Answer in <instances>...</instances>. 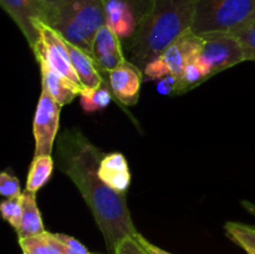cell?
Here are the masks:
<instances>
[{
	"instance_id": "27",
	"label": "cell",
	"mask_w": 255,
	"mask_h": 254,
	"mask_svg": "<svg viewBox=\"0 0 255 254\" xmlns=\"http://www.w3.org/2000/svg\"><path fill=\"white\" fill-rule=\"evenodd\" d=\"M124 1L127 2L128 6L131 7L134 14V17L137 20V24H138L148 14L153 0H124Z\"/></svg>"
},
{
	"instance_id": "14",
	"label": "cell",
	"mask_w": 255,
	"mask_h": 254,
	"mask_svg": "<svg viewBox=\"0 0 255 254\" xmlns=\"http://www.w3.org/2000/svg\"><path fill=\"white\" fill-rule=\"evenodd\" d=\"M106 24L112 27L120 39H131L137 27L133 11L124 0H105Z\"/></svg>"
},
{
	"instance_id": "15",
	"label": "cell",
	"mask_w": 255,
	"mask_h": 254,
	"mask_svg": "<svg viewBox=\"0 0 255 254\" xmlns=\"http://www.w3.org/2000/svg\"><path fill=\"white\" fill-rule=\"evenodd\" d=\"M21 199L22 216L21 221H20V227L16 231L19 239L44 233L45 227L44 223H42L41 213H40L39 207L36 204L35 193L25 189L21 194Z\"/></svg>"
},
{
	"instance_id": "28",
	"label": "cell",
	"mask_w": 255,
	"mask_h": 254,
	"mask_svg": "<svg viewBox=\"0 0 255 254\" xmlns=\"http://www.w3.org/2000/svg\"><path fill=\"white\" fill-rule=\"evenodd\" d=\"M157 91L161 95H164V96L177 95V91H178V80L174 76H172L171 74L162 77L161 80H158V84H157Z\"/></svg>"
},
{
	"instance_id": "13",
	"label": "cell",
	"mask_w": 255,
	"mask_h": 254,
	"mask_svg": "<svg viewBox=\"0 0 255 254\" xmlns=\"http://www.w3.org/2000/svg\"><path fill=\"white\" fill-rule=\"evenodd\" d=\"M40 65V71H41L42 87L49 91V94L54 97L55 101L60 105L70 104L77 95L81 92V87L65 77L64 75L59 74L54 69L49 66L46 62L37 61Z\"/></svg>"
},
{
	"instance_id": "8",
	"label": "cell",
	"mask_w": 255,
	"mask_h": 254,
	"mask_svg": "<svg viewBox=\"0 0 255 254\" xmlns=\"http://www.w3.org/2000/svg\"><path fill=\"white\" fill-rule=\"evenodd\" d=\"M0 2L21 30L31 50L34 49L39 40L36 21H45L49 4L42 0H0Z\"/></svg>"
},
{
	"instance_id": "22",
	"label": "cell",
	"mask_w": 255,
	"mask_h": 254,
	"mask_svg": "<svg viewBox=\"0 0 255 254\" xmlns=\"http://www.w3.org/2000/svg\"><path fill=\"white\" fill-rule=\"evenodd\" d=\"M1 216L15 231L20 227V221L22 216V199L21 196L15 198H6L0 204Z\"/></svg>"
},
{
	"instance_id": "21",
	"label": "cell",
	"mask_w": 255,
	"mask_h": 254,
	"mask_svg": "<svg viewBox=\"0 0 255 254\" xmlns=\"http://www.w3.org/2000/svg\"><path fill=\"white\" fill-rule=\"evenodd\" d=\"M206 80V75L203 74V71H202V69L199 67V65L197 64L196 60H193V61H191L187 65L186 69H184L183 71V75H182V77L179 79L177 95L184 94V92L194 89V87L201 85L202 82H204Z\"/></svg>"
},
{
	"instance_id": "5",
	"label": "cell",
	"mask_w": 255,
	"mask_h": 254,
	"mask_svg": "<svg viewBox=\"0 0 255 254\" xmlns=\"http://www.w3.org/2000/svg\"><path fill=\"white\" fill-rule=\"evenodd\" d=\"M201 37V49L196 61L207 80L223 70L246 61L242 45L233 34L216 32L202 35Z\"/></svg>"
},
{
	"instance_id": "25",
	"label": "cell",
	"mask_w": 255,
	"mask_h": 254,
	"mask_svg": "<svg viewBox=\"0 0 255 254\" xmlns=\"http://www.w3.org/2000/svg\"><path fill=\"white\" fill-rule=\"evenodd\" d=\"M143 74L146 76L144 80H161L162 77L169 75V72L162 57L158 56L157 59L152 60L151 62L147 64V66L143 70Z\"/></svg>"
},
{
	"instance_id": "23",
	"label": "cell",
	"mask_w": 255,
	"mask_h": 254,
	"mask_svg": "<svg viewBox=\"0 0 255 254\" xmlns=\"http://www.w3.org/2000/svg\"><path fill=\"white\" fill-rule=\"evenodd\" d=\"M234 36L238 39L239 44L244 52V60L255 61V21L244 29L234 32Z\"/></svg>"
},
{
	"instance_id": "10",
	"label": "cell",
	"mask_w": 255,
	"mask_h": 254,
	"mask_svg": "<svg viewBox=\"0 0 255 254\" xmlns=\"http://www.w3.org/2000/svg\"><path fill=\"white\" fill-rule=\"evenodd\" d=\"M201 44L202 37L189 31L177 39L162 52V55H159L166 64L169 74L176 77L178 81L183 75L187 65L198 56Z\"/></svg>"
},
{
	"instance_id": "11",
	"label": "cell",
	"mask_w": 255,
	"mask_h": 254,
	"mask_svg": "<svg viewBox=\"0 0 255 254\" xmlns=\"http://www.w3.org/2000/svg\"><path fill=\"white\" fill-rule=\"evenodd\" d=\"M99 176L105 183L119 193H126L131 183V173L126 158L120 152L102 157L99 166Z\"/></svg>"
},
{
	"instance_id": "19",
	"label": "cell",
	"mask_w": 255,
	"mask_h": 254,
	"mask_svg": "<svg viewBox=\"0 0 255 254\" xmlns=\"http://www.w3.org/2000/svg\"><path fill=\"white\" fill-rule=\"evenodd\" d=\"M111 89L109 84H102L97 89H82L80 92V104L86 112H95L105 109L112 101Z\"/></svg>"
},
{
	"instance_id": "12",
	"label": "cell",
	"mask_w": 255,
	"mask_h": 254,
	"mask_svg": "<svg viewBox=\"0 0 255 254\" xmlns=\"http://www.w3.org/2000/svg\"><path fill=\"white\" fill-rule=\"evenodd\" d=\"M66 46L69 50L70 59H71L72 66L76 71L77 77L81 82L82 89H97L105 84L104 75H102L101 69L97 65L96 60L90 54L85 52L80 47L75 46L71 42L66 40Z\"/></svg>"
},
{
	"instance_id": "3",
	"label": "cell",
	"mask_w": 255,
	"mask_h": 254,
	"mask_svg": "<svg viewBox=\"0 0 255 254\" xmlns=\"http://www.w3.org/2000/svg\"><path fill=\"white\" fill-rule=\"evenodd\" d=\"M44 22L92 56L95 36L106 24L105 0H57L49 4Z\"/></svg>"
},
{
	"instance_id": "33",
	"label": "cell",
	"mask_w": 255,
	"mask_h": 254,
	"mask_svg": "<svg viewBox=\"0 0 255 254\" xmlns=\"http://www.w3.org/2000/svg\"><path fill=\"white\" fill-rule=\"evenodd\" d=\"M248 254H255V252H248Z\"/></svg>"
},
{
	"instance_id": "9",
	"label": "cell",
	"mask_w": 255,
	"mask_h": 254,
	"mask_svg": "<svg viewBox=\"0 0 255 254\" xmlns=\"http://www.w3.org/2000/svg\"><path fill=\"white\" fill-rule=\"evenodd\" d=\"M142 72L139 67L126 59L107 74L110 89L121 104L126 106L137 104L141 91Z\"/></svg>"
},
{
	"instance_id": "24",
	"label": "cell",
	"mask_w": 255,
	"mask_h": 254,
	"mask_svg": "<svg viewBox=\"0 0 255 254\" xmlns=\"http://www.w3.org/2000/svg\"><path fill=\"white\" fill-rule=\"evenodd\" d=\"M0 193L5 199L15 198L22 194L20 182L17 181L16 177L10 174L7 171L1 172L0 174Z\"/></svg>"
},
{
	"instance_id": "1",
	"label": "cell",
	"mask_w": 255,
	"mask_h": 254,
	"mask_svg": "<svg viewBox=\"0 0 255 254\" xmlns=\"http://www.w3.org/2000/svg\"><path fill=\"white\" fill-rule=\"evenodd\" d=\"M61 169L77 187L91 209L109 251L126 238H133L134 227L124 193L107 186L99 176L102 152L77 129L66 131L59 143Z\"/></svg>"
},
{
	"instance_id": "31",
	"label": "cell",
	"mask_w": 255,
	"mask_h": 254,
	"mask_svg": "<svg viewBox=\"0 0 255 254\" xmlns=\"http://www.w3.org/2000/svg\"><path fill=\"white\" fill-rule=\"evenodd\" d=\"M246 206H247V208H248V211H251L252 213L255 214V206H254V204H252V203H246Z\"/></svg>"
},
{
	"instance_id": "30",
	"label": "cell",
	"mask_w": 255,
	"mask_h": 254,
	"mask_svg": "<svg viewBox=\"0 0 255 254\" xmlns=\"http://www.w3.org/2000/svg\"><path fill=\"white\" fill-rule=\"evenodd\" d=\"M133 238L136 239V241L139 243V246H141L142 248L147 252V254H172V253H169V252L164 251V249H162V248H159V247L152 244L151 242L147 241V239L144 238L142 234H139V233L136 234Z\"/></svg>"
},
{
	"instance_id": "29",
	"label": "cell",
	"mask_w": 255,
	"mask_h": 254,
	"mask_svg": "<svg viewBox=\"0 0 255 254\" xmlns=\"http://www.w3.org/2000/svg\"><path fill=\"white\" fill-rule=\"evenodd\" d=\"M115 254H147L134 238H126L119 244Z\"/></svg>"
},
{
	"instance_id": "4",
	"label": "cell",
	"mask_w": 255,
	"mask_h": 254,
	"mask_svg": "<svg viewBox=\"0 0 255 254\" xmlns=\"http://www.w3.org/2000/svg\"><path fill=\"white\" fill-rule=\"evenodd\" d=\"M255 21V0H198L191 31L234 34Z\"/></svg>"
},
{
	"instance_id": "6",
	"label": "cell",
	"mask_w": 255,
	"mask_h": 254,
	"mask_svg": "<svg viewBox=\"0 0 255 254\" xmlns=\"http://www.w3.org/2000/svg\"><path fill=\"white\" fill-rule=\"evenodd\" d=\"M36 27L39 30V40L32 51L37 61L46 62L51 69L64 75L65 77L71 80L82 89L81 82L77 77L71 59H70L66 40L56 30L52 29L41 20L36 21Z\"/></svg>"
},
{
	"instance_id": "17",
	"label": "cell",
	"mask_w": 255,
	"mask_h": 254,
	"mask_svg": "<svg viewBox=\"0 0 255 254\" xmlns=\"http://www.w3.org/2000/svg\"><path fill=\"white\" fill-rule=\"evenodd\" d=\"M54 169V161L51 156H36L30 164L26 179V191L36 193L50 179Z\"/></svg>"
},
{
	"instance_id": "26",
	"label": "cell",
	"mask_w": 255,
	"mask_h": 254,
	"mask_svg": "<svg viewBox=\"0 0 255 254\" xmlns=\"http://www.w3.org/2000/svg\"><path fill=\"white\" fill-rule=\"evenodd\" d=\"M56 234V238L59 239L60 243L64 247V251L66 254H90L89 251L86 249V247L82 243H80L77 239H75L74 237L66 236V234L62 233H55Z\"/></svg>"
},
{
	"instance_id": "32",
	"label": "cell",
	"mask_w": 255,
	"mask_h": 254,
	"mask_svg": "<svg viewBox=\"0 0 255 254\" xmlns=\"http://www.w3.org/2000/svg\"><path fill=\"white\" fill-rule=\"evenodd\" d=\"M42 1H45L46 4H54V2H56L57 0H42Z\"/></svg>"
},
{
	"instance_id": "7",
	"label": "cell",
	"mask_w": 255,
	"mask_h": 254,
	"mask_svg": "<svg viewBox=\"0 0 255 254\" xmlns=\"http://www.w3.org/2000/svg\"><path fill=\"white\" fill-rule=\"evenodd\" d=\"M60 110L61 106L42 87L32 125L35 137L34 157L51 156L54 141L59 131Z\"/></svg>"
},
{
	"instance_id": "2",
	"label": "cell",
	"mask_w": 255,
	"mask_h": 254,
	"mask_svg": "<svg viewBox=\"0 0 255 254\" xmlns=\"http://www.w3.org/2000/svg\"><path fill=\"white\" fill-rule=\"evenodd\" d=\"M198 0H153L127 42L129 61L143 71L152 60L191 31Z\"/></svg>"
},
{
	"instance_id": "16",
	"label": "cell",
	"mask_w": 255,
	"mask_h": 254,
	"mask_svg": "<svg viewBox=\"0 0 255 254\" xmlns=\"http://www.w3.org/2000/svg\"><path fill=\"white\" fill-rule=\"evenodd\" d=\"M24 254H66L56 234L45 231L36 236L19 239Z\"/></svg>"
},
{
	"instance_id": "18",
	"label": "cell",
	"mask_w": 255,
	"mask_h": 254,
	"mask_svg": "<svg viewBox=\"0 0 255 254\" xmlns=\"http://www.w3.org/2000/svg\"><path fill=\"white\" fill-rule=\"evenodd\" d=\"M114 52H122L120 37L112 30V27L105 24L97 31L96 36L94 39V44H92V56H94L95 60H97L102 56H106V55L114 54Z\"/></svg>"
},
{
	"instance_id": "20",
	"label": "cell",
	"mask_w": 255,
	"mask_h": 254,
	"mask_svg": "<svg viewBox=\"0 0 255 254\" xmlns=\"http://www.w3.org/2000/svg\"><path fill=\"white\" fill-rule=\"evenodd\" d=\"M226 231L229 238L241 246L244 251L255 252V227L248 224L228 222L226 224Z\"/></svg>"
}]
</instances>
